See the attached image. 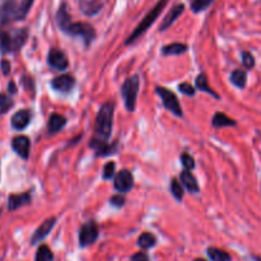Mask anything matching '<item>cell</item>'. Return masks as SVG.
I'll return each instance as SVG.
<instances>
[{"label": "cell", "mask_w": 261, "mask_h": 261, "mask_svg": "<svg viewBox=\"0 0 261 261\" xmlns=\"http://www.w3.org/2000/svg\"><path fill=\"white\" fill-rule=\"evenodd\" d=\"M134 186V176L132 171L121 170L116 176H115V189L120 194H126Z\"/></svg>", "instance_id": "9"}, {"label": "cell", "mask_w": 261, "mask_h": 261, "mask_svg": "<svg viewBox=\"0 0 261 261\" xmlns=\"http://www.w3.org/2000/svg\"><path fill=\"white\" fill-rule=\"evenodd\" d=\"M110 204H111L112 206H115V208H121V206H124L125 204L124 195H122V194H117V195L111 196V199H110Z\"/></svg>", "instance_id": "36"}, {"label": "cell", "mask_w": 261, "mask_h": 261, "mask_svg": "<svg viewBox=\"0 0 261 261\" xmlns=\"http://www.w3.org/2000/svg\"><path fill=\"white\" fill-rule=\"evenodd\" d=\"M139 86L140 81L138 75H133L130 78H127L124 82V84L121 86V93L122 98H124L125 107H126L127 111L133 112L135 110V103H137V97L139 93Z\"/></svg>", "instance_id": "5"}, {"label": "cell", "mask_w": 261, "mask_h": 261, "mask_svg": "<svg viewBox=\"0 0 261 261\" xmlns=\"http://www.w3.org/2000/svg\"><path fill=\"white\" fill-rule=\"evenodd\" d=\"M99 236L98 226L94 221H89L84 223L79 229V246L87 247L94 244Z\"/></svg>", "instance_id": "8"}, {"label": "cell", "mask_w": 261, "mask_h": 261, "mask_svg": "<svg viewBox=\"0 0 261 261\" xmlns=\"http://www.w3.org/2000/svg\"><path fill=\"white\" fill-rule=\"evenodd\" d=\"M32 5L33 0H4L0 5V23L8 24L15 20H23Z\"/></svg>", "instance_id": "1"}, {"label": "cell", "mask_w": 261, "mask_h": 261, "mask_svg": "<svg viewBox=\"0 0 261 261\" xmlns=\"http://www.w3.org/2000/svg\"><path fill=\"white\" fill-rule=\"evenodd\" d=\"M8 91H9L12 94H15L17 93V86H15L13 82H10V83L8 84Z\"/></svg>", "instance_id": "39"}, {"label": "cell", "mask_w": 261, "mask_h": 261, "mask_svg": "<svg viewBox=\"0 0 261 261\" xmlns=\"http://www.w3.org/2000/svg\"><path fill=\"white\" fill-rule=\"evenodd\" d=\"M75 86V78L70 74H63V75L55 76V78L51 81V87H53L55 91L63 92V93H68Z\"/></svg>", "instance_id": "12"}, {"label": "cell", "mask_w": 261, "mask_h": 261, "mask_svg": "<svg viewBox=\"0 0 261 261\" xmlns=\"http://www.w3.org/2000/svg\"><path fill=\"white\" fill-rule=\"evenodd\" d=\"M66 125V117L60 114H51L50 119L47 122V130L50 134H56L60 132L64 126Z\"/></svg>", "instance_id": "20"}, {"label": "cell", "mask_w": 261, "mask_h": 261, "mask_svg": "<svg viewBox=\"0 0 261 261\" xmlns=\"http://www.w3.org/2000/svg\"><path fill=\"white\" fill-rule=\"evenodd\" d=\"M195 86L199 91L206 92V93H209L211 96L216 97V98H219V94H217L216 91H214L213 88H211V86H209L208 76H206L205 73H200L198 76H196Z\"/></svg>", "instance_id": "24"}, {"label": "cell", "mask_w": 261, "mask_h": 261, "mask_svg": "<svg viewBox=\"0 0 261 261\" xmlns=\"http://www.w3.org/2000/svg\"><path fill=\"white\" fill-rule=\"evenodd\" d=\"M65 33L71 36H78V37L83 38L84 43L86 46H89L93 40L96 38V31L94 28L92 27L89 23H84V22H76V23H71L70 25L68 27V30L65 31Z\"/></svg>", "instance_id": "7"}, {"label": "cell", "mask_w": 261, "mask_h": 261, "mask_svg": "<svg viewBox=\"0 0 261 261\" xmlns=\"http://www.w3.org/2000/svg\"><path fill=\"white\" fill-rule=\"evenodd\" d=\"M184 10H185V5H184V4L175 5V7H173L172 9H171L170 12H168V14L166 15L165 19H163L162 24H161V27H160L161 32H163V31H166V30H167V28H170L171 25H172L173 23H175V20L177 19V18L180 17L181 14H182Z\"/></svg>", "instance_id": "17"}, {"label": "cell", "mask_w": 261, "mask_h": 261, "mask_svg": "<svg viewBox=\"0 0 261 261\" xmlns=\"http://www.w3.org/2000/svg\"><path fill=\"white\" fill-rule=\"evenodd\" d=\"M180 178H181V181H182V185L185 186V188L188 189L191 194L199 193L200 188H199L198 180H196V177L190 172V171L184 170L182 172H181Z\"/></svg>", "instance_id": "18"}, {"label": "cell", "mask_w": 261, "mask_h": 261, "mask_svg": "<svg viewBox=\"0 0 261 261\" xmlns=\"http://www.w3.org/2000/svg\"><path fill=\"white\" fill-rule=\"evenodd\" d=\"M14 102L10 97H8L7 94L0 93V115H4L9 111L10 109L13 107Z\"/></svg>", "instance_id": "31"}, {"label": "cell", "mask_w": 261, "mask_h": 261, "mask_svg": "<svg viewBox=\"0 0 261 261\" xmlns=\"http://www.w3.org/2000/svg\"><path fill=\"white\" fill-rule=\"evenodd\" d=\"M155 92H157V94L161 97V99H162L165 109H167L168 111L172 112L175 116H184L182 107H181L177 96H176L173 92L165 88V87H157V88H155Z\"/></svg>", "instance_id": "6"}, {"label": "cell", "mask_w": 261, "mask_h": 261, "mask_svg": "<svg viewBox=\"0 0 261 261\" xmlns=\"http://www.w3.org/2000/svg\"><path fill=\"white\" fill-rule=\"evenodd\" d=\"M89 147L92 149L96 150V154L98 157H106V155L114 154L117 150V143H114V144H110L106 140L101 139H93L91 143H89Z\"/></svg>", "instance_id": "14"}, {"label": "cell", "mask_w": 261, "mask_h": 261, "mask_svg": "<svg viewBox=\"0 0 261 261\" xmlns=\"http://www.w3.org/2000/svg\"><path fill=\"white\" fill-rule=\"evenodd\" d=\"M193 261H206V260L201 259V257H198V259H195V260H193Z\"/></svg>", "instance_id": "41"}, {"label": "cell", "mask_w": 261, "mask_h": 261, "mask_svg": "<svg viewBox=\"0 0 261 261\" xmlns=\"http://www.w3.org/2000/svg\"><path fill=\"white\" fill-rule=\"evenodd\" d=\"M180 161L181 163H182L184 167H185V170L190 171L195 168V160H194L189 153H182L180 157Z\"/></svg>", "instance_id": "33"}, {"label": "cell", "mask_w": 261, "mask_h": 261, "mask_svg": "<svg viewBox=\"0 0 261 261\" xmlns=\"http://www.w3.org/2000/svg\"><path fill=\"white\" fill-rule=\"evenodd\" d=\"M12 148L20 158L28 160L31 150V142L24 135H18L12 140Z\"/></svg>", "instance_id": "13"}, {"label": "cell", "mask_w": 261, "mask_h": 261, "mask_svg": "<svg viewBox=\"0 0 261 261\" xmlns=\"http://www.w3.org/2000/svg\"><path fill=\"white\" fill-rule=\"evenodd\" d=\"M31 203V194L23 193V194H12L8 198V209L10 212L17 211L20 206H24Z\"/></svg>", "instance_id": "16"}, {"label": "cell", "mask_w": 261, "mask_h": 261, "mask_svg": "<svg viewBox=\"0 0 261 261\" xmlns=\"http://www.w3.org/2000/svg\"><path fill=\"white\" fill-rule=\"evenodd\" d=\"M130 261H150V259L149 256H148L147 252L139 251V252H135V254L130 257Z\"/></svg>", "instance_id": "37"}, {"label": "cell", "mask_w": 261, "mask_h": 261, "mask_svg": "<svg viewBox=\"0 0 261 261\" xmlns=\"http://www.w3.org/2000/svg\"><path fill=\"white\" fill-rule=\"evenodd\" d=\"M47 64L56 70H66L69 66V60L61 50L51 48L47 55Z\"/></svg>", "instance_id": "10"}, {"label": "cell", "mask_w": 261, "mask_h": 261, "mask_svg": "<svg viewBox=\"0 0 261 261\" xmlns=\"http://www.w3.org/2000/svg\"><path fill=\"white\" fill-rule=\"evenodd\" d=\"M35 261H54L53 251L46 245H41L36 251Z\"/></svg>", "instance_id": "28"}, {"label": "cell", "mask_w": 261, "mask_h": 261, "mask_svg": "<svg viewBox=\"0 0 261 261\" xmlns=\"http://www.w3.org/2000/svg\"><path fill=\"white\" fill-rule=\"evenodd\" d=\"M213 2L214 0H191L190 8L194 13H200L208 9L213 4Z\"/></svg>", "instance_id": "30"}, {"label": "cell", "mask_w": 261, "mask_h": 261, "mask_svg": "<svg viewBox=\"0 0 261 261\" xmlns=\"http://www.w3.org/2000/svg\"><path fill=\"white\" fill-rule=\"evenodd\" d=\"M155 244H157V239H155L154 234L149 233V232H144L138 239V246L143 250L152 249L155 246Z\"/></svg>", "instance_id": "27"}, {"label": "cell", "mask_w": 261, "mask_h": 261, "mask_svg": "<svg viewBox=\"0 0 261 261\" xmlns=\"http://www.w3.org/2000/svg\"><path fill=\"white\" fill-rule=\"evenodd\" d=\"M115 170H116V165L115 162H109L103 167V180H111L115 175Z\"/></svg>", "instance_id": "34"}, {"label": "cell", "mask_w": 261, "mask_h": 261, "mask_svg": "<svg viewBox=\"0 0 261 261\" xmlns=\"http://www.w3.org/2000/svg\"><path fill=\"white\" fill-rule=\"evenodd\" d=\"M56 22H58L59 28H60L63 32H65V31L68 30L69 25L73 23L71 22L70 14H69L68 10H66L65 3H63V4L60 5V8L58 9V12H56Z\"/></svg>", "instance_id": "19"}, {"label": "cell", "mask_w": 261, "mask_h": 261, "mask_svg": "<svg viewBox=\"0 0 261 261\" xmlns=\"http://www.w3.org/2000/svg\"><path fill=\"white\" fill-rule=\"evenodd\" d=\"M114 112L115 103L111 101H107L99 109L98 114L96 117V124H94V130H96L97 139L107 140L111 137L112 126H114Z\"/></svg>", "instance_id": "2"}, {"label": "cell", "mask_w": 261, "mask_h": 261, "mask_svg": "<svg viewBox=\"0 0 261 261\" xmlns=\"http://www.w3.org/2000/svg\"><path fill=\"white\" fill-rule=\"evenodd\" d=\"M2 70L4 75H8L10 73V63L8 60H3L2 61Z\"/></svg>", "instance_id": "38"}, {"label": "cell", "mask_w": 261, "mask_h": 261, "mask_svg": "<svg viewBox=\"0 0 261 261\" xmlns=\"http://www.w3.org/2000/svg\"><path fill=\"white\" fill-rule=\"evenodd\" d=\"M170 191L177 201H181L184 198V188L176 178H172L170 182Z\"/></svg>", "instance_id": "29"}, {"label": "cell", "mask_w": 261, "mask_h": 261, "mask_svg": "<svg viewBox=\"0 0 261 261\" xmlns=\"http://www.w3.org/2000/svg\"><path fill=\"white\" fill-rule=\"evenodd\" d=\"M32 115H31L30 110H20V111L15 112L12 117V126L15 130H23L30 125Z\"/></svg>", "instance_id": "15"}, {"label": "cell", "mask_w": 261, "mask_h": 261, "mask_svg": "<svg viewBox=\"0 0 261 261\" xmlns=\"http://www.w3.org/2000/svg\"><path fill=\"white\" fill-rule=\"evenodd\" d=\"M206 255L211 259V261H232L231 255L227 251L217 247H208L206 249Z\"/></svg>", "instance_id": "26"}, {"label": "cell", "mask_w": 261, "mask_h": 261, "mask_svg": "<svg viewBox=\"0 0 261 261\" xmlns=\"http://www.w3.org/2000/svg\"><path fill=\"white\" fill-rule=\"evenodd\" d=\"M236 120L231 119V117H228L223 112H216L213 119H212V125L214 127H218V129L227 126H236Z\"/></svg>", "instance_id": "22"}, {"label": "cell", "mask_w": 261, "mask_h": 261, "mask_svg": "<svg viewBox=\"0 0 261 261\" xmlns=\"http://www.w3.org/2000/svg\"><path fill=\"white\" fill-rule=\"evenodd\" d=\"M79 7L86 15H96L101 10L102 3L98 0H81Z\"/></svg>", "instance_id": "21"}, {"label": "cell", "mask_w": 261, "mask_h": 261, "mask_svg": "<svg viewBox=\"0 0 261 261\" xmlns=\"http://www.w3.org/2000/svg\"><path fill=\"white\" fill-rule=\"evenodd\" d=\"M229 81L233 86H236L237 88L244 89L246 87V81H247V73L241 69H236L234 71H232L231 76H229Z\"/></svg>", "instance_id": "25"}, {"label": "cell", "mask_w": 261, "mask_h": 261, "mask_svg": "<svg viewBox=\"0 0 261 261\" xmlns=\"http://www.w3.org/2000/svg\"><path fill=\"white\" fill-rule=\"evenodd\" d=\"M241 59H242V64L246 69H252L255 66V58L250 51H244L241 54Z\"/></svg>", "instance_id": "32"}, {"label": "cell", "mask_w": 261, "mask_h": 261, "mask_svg": "<svg viewBox=\"0 0 261 261\" xmlns=\"http://www.w3.org/2000/svg\"><path fill=\"white\" fill-rule=\"evenodd\" d=\"M188 45L186 43L181 42H173L170 45H166L165 47H162V55L165 56H176L181 55V54H185L188 51Z\"/></svg>", "instance_id": "23"}, {"label": "cell", "mask_w": 261, "mask_h": 261, "mask_svg": "<svg viewBox=\"0 0 261 261\" xmlns=\"http://www.w3.org/2000/svg\"><path fill=\"white\" fill-rule=\"evenodd\" d=\"M55 224H56L55 217H50V218L46 219V221L43 222V223L35 231L32 239H31V245H37L40 244L41 241H43V240L50 234V232L53 231Z\"/></svg>", "instance_id": "11"}, {"label": "cell", "mask_w": 261, "mask_h": 261, "mask_svg": "<svg viewBox=\"0 0 261 261\" xmlns=\"http://www.w3.org/2000/svg\"><path fill=\"white\" fill-rule=\"evenodd\" d=\"M178 91L181 92V93L186 94V96L189 97H194L195 96V88H194L193 86H191L190 83H181L178 84Z\"/></svg>", "instance_id": "35"}, {"label": "cell", "mask_w": 261, "mask_h": 261, "mask_svg": "<svg viewBox=\"0 0 261 261\" xmlns=\"http://www.w3.org/2000/svg\"><path fill=\"white\" fill-rule=\"evenodd\" d=\"M28 38L27 28H18L14 31H8L0 27V51L4 54L15 53L20 50Z\"/></svg>", "instance_id": "3"}, {"label": "cell", "mask_w": 261, "mask_h": 261, "mask_svg": "<svg viewBox=\"0 0 261 261\" xmlns=\"http://www.w3.org/2000/svg\"><path fill=\"white\" fill-rule=\"evenodd\" d=\"M251 259L254 260V261H261V256H256V255H254V256H252Z\"/></svg>", "instance_id": "40"}, {"label": "cell", "mask_w": 261, "mask_h": 261, "mask_svg": "<svg viewBox=\"0 0 261 261\" xmlns=\"http://www.w3.org/2000/svg\"><path fill=\"white\" fill-rule=\"evenodd\" d=\"M167 3H168V0H160V2L154 5V8H153V9L150 10L147 15H145L144 19H142V22L138 24V27L133 31L132 35H130L129 37H127V40L125 41V45H130V43L135 42V41H137L140 36L144 35V33L147 32L148 28H149L150 25H152L153 23L157 20V18L160 17V14L162 13V10L165 9V7L167 5Z\"/></svg>", "instance_id": "4"}]
</instances>
